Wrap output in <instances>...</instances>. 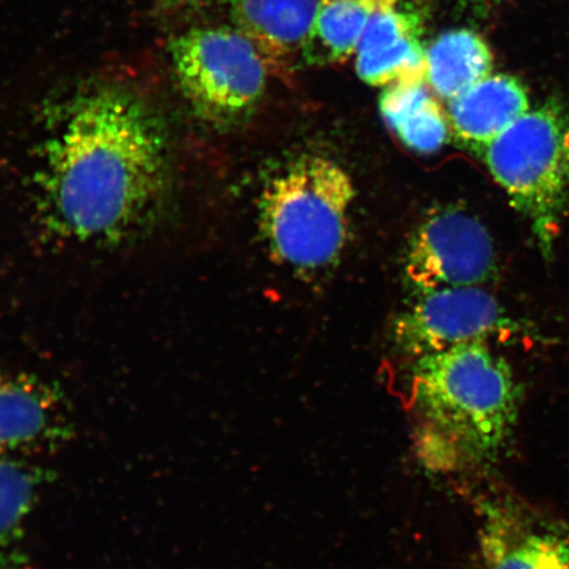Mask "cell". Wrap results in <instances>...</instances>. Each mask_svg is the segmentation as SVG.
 <instances>
[{"instance_id":"cell-1","label":"cell","mask_w":569,"mask_h":569,"mask_svg":"<svg viewBox=\"0 0 569 569\" xmlns=\"http://www.w3.org/2000/svg\"><path fill=\"white\" fill-rule=\"evenodd\" d=\"M44 158L47 209L57 229L78 243H118L167 201V127L132 90L111 84L78 98Z\"/></svg>"},{"instance_id":"cell-2","label":"cell","mask_w":569,"mask_h":569,"mask_svg":"<svg viewBox=\"0 0 569 569\" xmlns=\"http://www.w3.org/2000/svg\"><path fill=\"white\" fill-rule=\"evenodd\" d=\"M409 391L416 450L432 471L492 461L516 430L521 390L486 340L415 360Z\"/></svg>"},{"instance_id":"cell-3","label":"cell","mask_w":569,"mask_h":569,"mask_svg":"<svg viewBox=\"0 0 569 569\" xmlns=\"http://www.w3.org/2000/svg\"><path fill=\"white\" fill-rule=\"evenodd\" d=\"M356 189L338 162L305 154L267 183L259 224L270 256L305 277L336 267L350 234Z\"/></svg>"},{"instance_id":"cell-4","label":"cell","mask_w":569,"mask_h":569,"mask_svg":"<svg viewBox=\"0 0 569 569\" xmlns=\"http://www.w3.org/2000/svg\"><path fill=\"white\" fill-rule=\"evenodd\" d=\"M481 154L549 259L569 196V112L553 103L529 110Z\"/></svg>"},{"instance_id":"cell-5","label":"cell","mask_w":569,"mask_h":569,"mask_svg":"<svg viewBox=\"0 0 569 569\" xmlns=\"http://www.w3.org/2000/svg\"><path fill=\"white\" fill-rule=\"evenodd\" d=\"M169 52L183 98L208 123L237 124L264 96L266 62L234 27L193 28L176 36Z\"/></svg>"},{"instance_id":"cell-6","label":"cell","mask_w":569,"mask_h":569,"mask_svg":"<svg viewBox=\"0 0 569 569\" xmlns=\"http://www.w3.org/2000/svg\"><path fill=\"white\" fill-rule=\"evenodd\" d=\"M493 240L486 226L453 208L432 211L417 227L403 260V273L418 293L478 287L496 274Z\"/></svg>"},{"instance_id":"cell-7","label":"cell","mask_w":569,"mask_h":569,"mask_svg":"<svg viewBox=\"0 0 569 569\" xmlns=\"http://www.w3.org/2000/svg\"><path fill=\"white\" fill-rule=\"evenodd\" d=\"M492 296L478 287L443 288L421 298L398 316L391 338L398 351L411 359L423 358L450 348L519 332Z\"/></svg>"},{"instance_id":"cell-8","label":"cell","mask_w":569,"mask_h":569,"mask_svg":"<svg viewBox=\"0 0 569 569\" xmlns=\"http://www.w3.org/2000/svg\"><path fill=\"white\" fill-rule=\"evenodd\" d=\"M74 436L66 390L39 376L0 368V459L46 457Z\"/></svg>"},{"instance_id":"cell-9","label":"cell","mask_w":569,"mask_h":569,"mask_svg":"<svg viewBox=\"0 0 569 569\" xmlns=\"http://www.w3.org/2000/svg\"><path fill=\"white\" fill-rule=\"evenodd\" d=\"M478 509L487 569H569V525L510 497L482 498Z\"/></svg>"},{"instance_id":"cell-10","label":"cell","mask_w":569,"mask_h":569,"mask_svg":"<svg viewBox=\"0 0 569 569\" xmlns=\"http://www.w3.org/2000/svg\"><path fill=\"white\" fill-rule=\"evenodd\" d=\"M423 21L397 3L377 10L356 49V71L371 87L426 80Z\"/></svg>"},{"instance_id":"cell-11","label":"cell","mask_w":569,"mask_h":569,"mask_svg":"<svg viewBox=\"0 0 569 569\" xmlns=\"http://www.w3.org/2000/svg\"><path fill=\"white\" fill-rule=\"evenodd\" d=\"M234 28L252 42L269 71L288 76L303 61L319 0H227Z\"/></svg>"},{"instance_id":"cell-12","label":"cell","mask_w":569,"mask_h":569,"mask_svg":"<svg viewBox=\"0 0 569 569\" xmlns=\"http://www.w3.org/2000/svg\"><path fill=\"white\" fill-rule=\"evenodd\" d=\"M448 103V123L455 138L480 154L530 110L525 84L508 74H490Z\"/></svg>"},{"instance_id":"cell-13","label":"cell","mask_w":569,"mask_h":569,"mask_svg":"<svg viewBox=\"0 0 569 569\" xmlns=\"http://www.w3.org/2000/svg\"><path fill=\"white\" fill-rule=\"evenodd\" d=\"M53 471L27 459H0V569L24 563L27 526Z\"/></svg>"},{"instance_id":"cell-14","label":"cell","mask_w":569,"mask_h":569,"mask_svg":"<svg viewBox=\"0 0 569 569\" xmlns=\"http://www.w3.org/2000/svg\"><path fill=\"white\" fill-rule=\"evenodd\" d=\"M380 112L402 144L418 153H436L450 133L448 117L426 80L389 84L380 98Z\"/></svg>"},{"instance_id":"cell-15","label":"cell","mask_w":569,"mask_h":569,"mask_svg":"<svg viewBox=\"0 0 569 569\" xmlns=\"http://www.w3.org/2000/svg\"><path fill=\"white\" fill-rule=\"evenodd\" d=\"M426 63L427 83L450 102L492 74L493 54L479 33L462 28L433 40Z\"/></svg>"},{"instance_id":"cell-16","label":"cell","mask_w":569,"mask_h":569,"mask_svg":"<svg viewBox=\"0 0 569 569\" xmlns=\"http://www.w3.org/2000/svg\"><path fill=\"white\" fill-rule=\"evenodd\" d=\"M398 0H319L315 24L306 44L308 63H343L356 54L373 13Z\"/></svg>"},{"instance_id":"cell-17","label":"cell","mask_w":569,"mask_h":569,"mask_svg":"<svg viewBox=\"0 0 569 569\" xmlns=\"http://www.w3.org/2000/svg\"><path fill=\"white\" fill-rule=\"evenodd\" d=\"M204 0H160L163 10L176 11L201 4Z\"/></svg>"}]
</instances>
